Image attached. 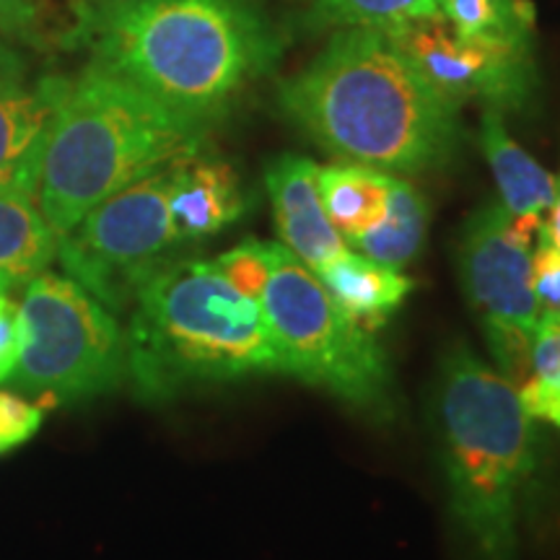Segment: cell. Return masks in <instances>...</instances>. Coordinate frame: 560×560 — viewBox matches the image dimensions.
Segmentation results:
<instances>
[{
  "mask_svg": "<svg viewBox=\"0 0 560 560\" xmlns=\"http://www.w3.org/2000/svg\"><path fill=\"white\" fill-rule=\"evenodd\" d=\"M278 107L314 143L380 172L446 170L462 145L459 107L425 81L384 30H338L280 81Z\"/></svg>",
  "mask_w": 560,
  "mask_h": 560,
  "instance_id": "6da1fadb",
  "label": "cell"
},
{
  "mask_svg": "<svg viewBox=\"0 0 560 560\" xmlns=\"http://www.w3.org/2000/svg\"><path fill=\"white\" fill-rule=\"evenodd\" d=\"M89 42L96 62L208 128L283 52L255 0H136L94 13Z\"/></svg>",
  "mask_w": 560,
  "mask_h": 560,
  "instance_id": "7a4b0ae2",
  "label": "cell"
},
{
  "mask_svg": "<svg viewBox=\"0 0 560 560\" xmlns=\"http://www.w3.org/2000/svg\"><path fill=\"white\" fill-rule=\"evenodd\" d=\"M433 425L467 560H520V524L537 472L535 418L520 387L457 342L441 359Z\"/></svg>",
  "mask_w": 560,
  "mask_h": 560,
  "instance_id": "3957f363",
  "label": "cell"
},
{
  "mask_svg": "<svg viewBox=\"0 0 560 560\" xmlns=\"http://www.w3.org/2000/svg\"><path fill=\"white\" fill-rule=\"evenodd\" d=\"M128 314V382L145 402L280 374L262 301L231 285L215 260L172 257L159 265L138 285Z\"/></svg>",
  "mask_w": 560,
  "mask_h": 560,
  "instance_id": "277c9868",
  "label": "cell"
},
{
  "mask_svg": "<svg viewBox=\"0 0 560 560\" xmlns=\"http://www.w3.org/2000/svg\"><path fill=\"white\" fill-rule=\"evenodd\" d=\"M208 125L91 60L68 79L42 151L37 202L58 236L145 174L202 151Z\"/></svg>",
  "mask_w": 560,
  "mask_h": 560,
  "instance_id": "5b68a950",
  "label": "cell"
},
{
  "mask_svg": "<svg viewBox=\"0 0 560 560\" xmlns=\"http://www.w3.org/2000/svg\"><path fill=\"white\" fill-rule=\"evenodd\" d=\"M268 265L260 301L280 374L330 392L369 416L389 418L395 384L380 342L340 310L317 272L283 244L268 242Z\"/></svg>",
  "mask_w": 560,
  "mask_h": 560,
  "instance_id": "8992f818",
  "label": "cell"
},
{
  "mask_svg": "<svg viewBox=\"0 0 560 560\" xmlns=\"http://www.w3.org/2000/svg\"><path fill=\"white\" fill-rule=\"evenodd\" d=\"M24 350L11 384L47 405L89 402L128 382V335L73 278L45 270L21 301Z\"/></svg>",
  "mask_w": 560,
  "mask_h": 560,
  "instance_id": "52a82bcc",
  "label": "cell"
},
{
  "mask_svg": "<svg viewBox=\"0 0 560 560\" xmlns=\"http://www.w3.org/2000/svg\"><path fill=\"white\" fill-rule=\"evenodd\" d=\"M172 164L109 195L60 236L62 272L109 312H128L138 285L179 247L170 213Z\"/></svg>",
  "mask_w": 560,
  "mask_h": 560,
  "instance_id": "ba28073f",
  "label": "cell"
},
{
  "mask_svg": "<svg viewBox=\"0 0 560 560\" xmlns=\"http://www.w3.org/2000/svg\"><path fill=\"white\" fill-rule=\"evenodd\" d=\"M532 242L501 200H488L472 210L457 244L462 293L480 322L495 371L516 387L532 374V338L542 317L532 285Z\"/></svg>",
  "mask_w": 560,
  "mask_h": 560,
  "instance_id": "9c48e42d",
  "label": "cell"
},
{
  "mask_svg": "<svg viewBox=\"0 0 560 560\" xmlns=\"http://www.w3.org/2000/svg\"><path fill=\"white\" fill-rule=\"evenodd\" d=\"M425 81L462 109L480 102L482 107L527 112L540 91L535 30L459 37L444 13L410 19L384 30Z\"/></svg>",
  "mask_w": 560,
  "mask_h": 560,
  "instance_id": "30bf717a",
  "label": "cell"
},
{
  "mask_svg": "<svg viewBox=\"0 0 560 560\" xmlns=\"http://www.w3.org/2000/svg\"><path fill=\"white\" fill-rule=\"evenodd\" d=\"M66 83V75L26 83L21 58L0 66V190L37 195L42 151Z\"/></svg>",
  "mask_w": 560,
  "mask_h": 560,
  "instance_id": "8fae6325",
  "label": "cell"
},
{
  "mask_svg": "<svg viewBox=\"0 0 560 560\" xmlns=\"http://www.w3.org/2000/svg\"><path fill=\"white\" fill-rule=\"evenodd\" d=\"M319 166L312 159L285 153L265 172L280 244L312 272L325 270L348 249L340 231L327 219L317 185Z\"/></svg>",
  "mask_w": 560,
  "mask_h": 560,
  "instance_id": "7c38bea8",
  "label": "cell"
},
{
  "mask_svg": "<svg viewBox=\"0 0 560 560\" xmlns=\"http://www.w3.org/2000/svg\"><path fill=\"white\" fill-rule=\"evenodd\" d=\"M247 210L240 174L229 161L190 153L172 164L170 213L179 244L202 242L240 221Z\"/></svg>",
  "mask_w": 560,
  "mask_h": 560,
  "instance_id": "4fadbf2b",
  "label": "cell"
},
{
  "mask_svg": "<svg viewBox=\"0 0 560 560\" xmlns=\"http://www.w3.org/2000/svg\"><path fill=\"white\" fill-rule=\"evenodd\" d=\"M506 115L482 107L480 145L501 192V206L524 236L535 240L556 198V177L511 138Z\"/></svg>",
  "mask_w": 560,
  "mask_h": 560,
  "instance_id": "5bb4252c",
  "label": "cell"
},
{
  "mask_svg": "<svg viewBox=\"0 0 560 560\" xmlns=\"http://www.w3.org/2000/svg\"><path fill=\"white\" fill-rule=\"evenodd\" d=\"M317 278L332 293L340 310L369 332L387 325L412 291V280L400 268L371 260L350 247L319 270Z\"/></svg>",
  "mask_w": 560,
  "mask_h": 560,
  "instance_id": "9a60e30c",
  "label": "cell"
},
{
  "mask_svg": "<svg viewBox=\"0 0 560 560\" xmlns=\"http://www.w3.org/2000/svg\"><path fill=\"white\" fill-rule=\"evenodd\" d=\"M58 242L37 195L0 190V289L13 293L58 260Z\"/></svg>",
  "mask_w": 560,
  "mask_h": 560,
  "instance_id": "2e32d148",
  "label": "cell"
},
{
  "mask_svg": "<svg viewBox=\"0 0 560 560\" xmlns=\"http://www.w3.org/2000/svg\"><path fill=\"white\" fill-rule=\"evenodd\" d=\"M94 9L86 0H0V37L37 52L70 50L91 39Z\"/></svg>",
  "mask_w": 560,
  "mask_h": 560,
  "instance_id": "e0dca14e",
  "label": "cell"
},
{
  "mask_svg": "<svg viewBox=\"0 0 560 560\" xmlns=\"http://www.w3.org/2000/svg\"><path fill=\"white\" fill-rule=\"evenodd\" d=\"M392 179L395 177L387 172L348 164V161L319 166L317 185L322 206L342 240L363 234L384 219Z\"/></svg>",
  "mask_w": 560,
  "mask_h": 560,
  "instance_id": "ac0fdd59",
  "label": "cell"
},
{
  "mask_svg": "<svg viewBox=\"0 0 560 560\" xmlns=\"http://www.w3.org/2000/svg\"><path fill=\"white\" fill-rule=\"evenodd\" d=\"M431 208L423 192H418L408 179H392L389 202L384 219L363 234L346 240L348 247H355L371 260L402 268L412 262L423 249L429 234Z\"/></svg>",
  "mask_w": 560,
  "mask_h": 560,
  "instance_id": "d6986e66",
  "label": "cell"
},
{
  "mask_svg": "<svg viewBox=\"0 0 560 560\" xmlns=\"http://www.w3.org/2000/svg\"><path fill=\"white\" fill-rule=\"evenodd\" d=\"M439 0H310L306 21L312 32L325 30H389L410 19L439 16Z\"/></svg>",
  "mask_w": 560,
  "mask_h": 560,
  "instance_id": "ffe728a7",
  "label": "cell"
},
{
  "mask_svg": "<svg viewBox=\"0 0 560 560\" xmlns=\"http://www.w3.org/2000/svg\"><path fill=\"white\" fill-rule=\"evenodd\" d=\"M439 9L459 37L535 30L529 0H439Z\"/></svg>",
  "mask_w": 560,
  "mask_h": 560,
  "instance_id": "44dd1931",
  "label": "cell"
},
{
  "mask_svg": "<svg viewBox=\"0 0 560 560\" xmlns=\"http://www.w3.org/2000/svg\"><path fill=\"white\" fill-rule=\"evenodd\" d=\"M215 265L229 278V283L236 285L244 296L260 299L270 276L268 242H242L240 247L221 255Z\"/></svg>",
  "mask_w": 560,
  "mask_h": 560,
  "instance_id": "7402d4cb",
  "label": "cell"
},
{
  "mask_svg": "<svg viewBox=\"0 0 560 560\" xmlns=\"http://www.w3.org/2000/svg\"><path fill=\"white\" fill-rule=\"evenodd\" d=\"M45 408L13 392H0V457L24 446L42 429Z\"/></svg>",
  "mask_w": 560,
  "mask_h": 560,
  "instance_id": "603a6c76",
  "label": "cell"
},
{
  "mask_svg": "<svg viewBox=\"0 0 560 560\" xmlns=\"http://www.w3.org/2000/svg\"><path fill=\"white\" fill-rule=\"evenodd\" d=\"M532 285L542 312L560 314V249L550 240L545 223L537 231L532 247Z\"/></svg>",
  "mask_w": 560,
  "mask_h": 560,
  "instance_id": "cb8c5ba5",
  "label": "cell"
},
{
  "mask_svg": "<svg viewBox=\"0 0 560 560\" xmlns=\"http://www.w3.org/2000/svg\"><path fill=\"white\" fill-rule=\"evenodd\" d=\"M532 374L545 387H556L560 380V314L542 312L535 338H532Z\"/></svg>",
  "mask_w": 560,
  "mask_h": 560,
  "instance_id": "d4e9b609",
  "label": "cell"
},
{
  "mask_svg": "<svg viewBox=\"0 0 560 560\" xmlns=\"http://www.w3.org/2000/svg\"><path fill=\"white\" fill-rule=\"evenodd\" d=\"M24 350V319L21 306L9 291L0 289V384L9 382Z\"/></svg>",
  "mask_w": 560,
  "mask_h": 560,
  "instance_id": "484cf974",
  "label": "cell"
},
{
  "mask_svg": "<svg viewBox=\"0 0 560 560\" xmlns=\"http://www.w3.org/2000/svg\"><path fill=\"white\" fill-rule=\"evenodd\" d=\"M545 229H548L550 240L556 242V247L560 249V174L556 177V198H552L550 213L545 219Z\"/></svg>",
  "mask_w": 560,
  "mask_h": 560,
  "instance_id": "4316f807",
  "label": "cell"
},
{
  "mask_svg": "<svg viewBox=\"0 0 560 560\" xmlns=\"http://www.w3.org/2000/svg\"><path fill=\"white\" fill-rule=\"evenodd\" d=\"M86 3L91 5V9H94V13H107V11L120 9V5L136 3V0H86Z\"/></svg>",
  "mask_w": 560,
  "mask_h": 560,
  "instance_id": "83f0119b",
  "label": "cell"
},
{
  "mask_svg": "<svg viewBox=\"0 0 560 560\" xmlns=\"http://www.w3.org/2000/svg\"><path fill=\"white\" fill-rule=\"evenodd\" d=\"M11 60H19V55H16V50H13V45H9V42L0 37V66H3V62H11Z\"/></svg>",
  "mask_w": 560,
  "mask_h": 560,
  "instance_id": "f1b7e54d",
  "label": "cell"
}]
</instances>
